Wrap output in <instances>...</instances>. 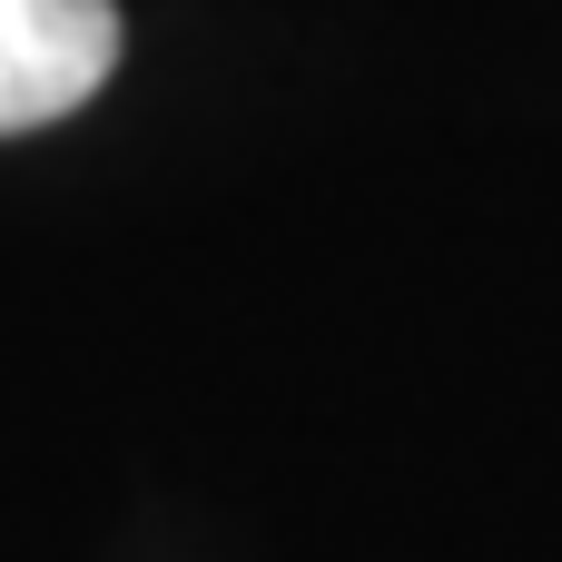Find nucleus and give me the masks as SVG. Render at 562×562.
<instances>
[{
  "label": "nucleus",
  "mask_w": 562,
  "mask_h": 562,
  "mask_svg": "<svg viewBox=\"0 0 562 562\" xmlns=\"http://www.w3.org/2000/svg\"><path fill=\"white\" fill-rule=\"evenodd\" d=\"M109 69H119L109 0H0V138L89 109Z\"/></svg>",
  "instance_id": "obj_1"
}]
</instances>
